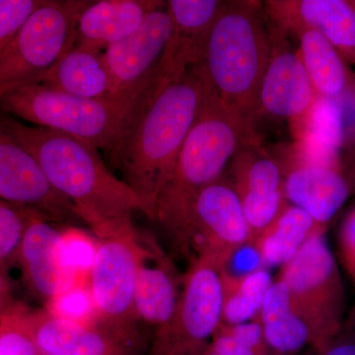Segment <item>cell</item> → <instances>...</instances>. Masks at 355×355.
<instances>
[{
    "label": "cell",
    "mask_w": 355,
    "mask_h": 355,
    "mask_svg": "<svg viewBox=\"0 0 355 355\" xmlns=\"http://www.w3.org/2000/svg\"><path fill=\"white\" fill-rule=\"evenodd\" d=\"M324 234L326 229L313 233L282 266L277 277L286 286L292 308L309 331L310 347L315 354L342 333L345 320V286Z\"/></svg>",
    "instance_id": "obj_6"
},
{
    "label": "cell",
    "mask_w": 355,
    "mask_h": 355,
    "mask_svg": "<svg viewBox=\"0 0 355 355\" xmlns=\"http://www.w3.org/2000/svg\"><path fill=\"white\" fill-rule=\"evenodd\" d=\"M172 23L164 6L154 9L132 34L109 46L104 53L113 95L146 83L156 69L169 41Z\"/></svg>",
    "instance_id": "obj_13"
},
{
    "label": "cell",
    "mask_w": 355,
    "mask_h": 355,
    "mask_svg": "<svg viewBox=\"0 0 355 355\" xmlns=\"http://www.w3.org/2000/svg\"><path fill=\"white\" fill-rule=\"evenodd\" d=\"M156 76L154 72L139 87L101 99L77 97L42 83L27 86L0 96V114L111 153Z\"/></svg>",
    "instance_id": "obj_5"
},
{
    "label": "cell",
    "mask_w": 355,
    "mask_h": 355,
    "mask_svg": "<svg viewBox=\"0 0 355 355\" xmlns=\"http://www.w3.org/2000/svg\"><path fill=\"white\" fill-rule=\"evenodd\" d=\"M42 84L77 97L101 99L114 96L103 51L76 43Z\"/></svg>",
    "instance_id": "obj_22"
},
{
    "label": "cell",
    "mask_w": 355,
    "mask_h": 355,
    "mask_svg": "<svg viewBox=\"0 0 355 355\" xmlns=\"http://www.w3.org/2000/svg\"><path fill=\"white\" fill-rule=\"evenodd\" d=\"M4 296L3 295H0V310L2 309V308H3V304H4Z\"/></svg>",
    "instance_id": "obj_37"
},
{
    "label": "cell",
    "mask_w": 355,
    "mask_h": 355,
    "mask_svg": "<svg viewBox=\"0 0 355 355\" xmlns=\"http://www.w3.org/2000/svg\"><path fill=\"white\" fill-rule=\"evenodd\" d=\"M354 189V180L343 167L299 166L291 168L284 177L287 202L304 210L323 228H327Z\"/></svg>",
    "instance_id": "obj_18"
},
{
    "label": "cell",
    "mask_w": 355,
    "mask_h": 355,
    "mask_svg": "<svg viewBox=\"0 0 355 355\" xmlns=\"http://www.w3.org/2000/svg\"><path fill=\"white\" fill-rule=\"evenodd\" d=\"M146 251L137 270L135 291V310L139 321L156 330L173 316L182 282L171 261L155 241L144 240Z\"/></svg>",
    "instance_id": "obj_20"
},
{
    "label": "cell",
    "mask_w": 355,
    "mask_h": 355,
    "mask_svg": "<svg viewBox=\"0 0 355 355\" xmlns=\"http://www.w3.org/2000/svg\"><path fill=\"white\" fill-rule=\"evenodd\" d=\"M259 7L257 2H226L197 64L214 94L253 123L259 119V91L272 53V35Z\"/></svg>",
    "instance_id": "obj_4"
},
{
    "label": "cell",
    "mask_w": 355,
    "mask_h": 355,
    "mask_svg": "<svg viewBox=\"0 0 355 355\" xmlns=\"http://www.w3.org/2000/svg\"><path fill=\"white\" fill-rule=\"evenodd\" d=\"M0 355H41L22 317H7L0 324Z\"/></svg>",
    "instance_id": "obj_30"
},
{
    "label": "cell",
    "mask_w": 355,
    "mask_h": 355,
    "mask_svg": "<svg viewBox=\"0 0 355 355\" xmlns=\"http://www.w3.org/2000/svg\"><path fill=\"white\" fill-rule=\"evenodd\" d=\"M0 200L32 210L53 223L80 221L71 203L51 188L36 158L1 121Z\"/></svg>",
    "instance_id": "obj_11"
},
{
    "label": "cell",
    "mask_w": 355,
    "mask_h": 355,
    "mask_svg": "<svg viewBox=\"0 0 355 355\" xmlns=\"http://www.w3.org/2000/svg\"><path fill=\"white\" fill-rule=\"evenodd\" d=\"M146 243L132 230L98 239L89 286L99 313L100 327L132 347L137 340L135 291Z\"/></svg>",
    "instance_id": "obj_8"
},
{
    "label": "cell",
    "mask_w": 355,
    "mask_h": 355,
    "mask_svg": "<svg viewBox=\"0 0 355 355\" xmlns=\"http://www.w3.org/2000/svg\"><path fill=\"white\" fill-rule=\"evenodd\" d=\"M320 229L327 228L318 225L304 210L288 203L250 246L263 266H282Z\"/></svg>",
    "instance_id": "obj_24"
},
{
    "label": "cell",
    "mask_w": 355,
    "mask_h": 355,
    "mask_svg": "<svg viewBox=\"0 0 355 355\" xmlns=\"http://www.w3.org/2000/svg\"><path fill=\"white\" fill-rule=\"evenodd\" d=\"M220 272L196 257L183 277L176 309L156 330L150 355H202L222 322Z\"/></svg>",
    "instance_id": "obj_9"
},
{
    "label": "cell",
    "mask_w": 355,
    "mask_h": 355,
    "mask_svg": "<svg viewBox=\"0 0 355 355\" xmlns=\"http://www.w3.org/2000/svg\"><path fill=\"white\" fill-rule=\"evenodd\" d=\"M51 316L89 327H100L99 313L91 293L89 280L76 282L46 302Z\"/></svg>",
    "instance_id": "obj_27"
},
{
    "label": "cell",
    "mask_w": 355,
    "mask_h": 355,
    "mask_svg": "<svg viewBox=\"0 0 355 355\" xmlns=\"http://www.w3.org/2000/svg\"><path fill=\"white\" fill-rule=\"evenodd\" d=\"M258 316L272 355H298L310 347L309 331L292 308L286 286L279 279L266 292Z\"/></svg>",
    "instance_id": "obj_23"
},
{
    "label": "cell",
    "mask_w": 355,
    "mask_h": 355,
    "mask_svg": "<svg viewBox=\"0 0 355 355\" xmlns=\"http://www.w3.org/2000/svg\"><path fill=\"white\" fill-rule=\"evenodd\" d=\"M272 35V53L259 91L258 113L287 119L292 130L300 125L316 100L300 55L294 53L282 38Z\"/></svg>",
    "instance_id": "obj_14"
},
{
    "label": "cell",
    "mask_w": 355,
    "mask_h": 355,
    "mask_svg": "<svg viewBox=\"0 0 355 355\" xmlns=\"http://www.w3.org/2000/svg\"><path fill=\"white\" fill-rule=\"evenodd\" d=\"M209 349L218 355H259L253 347L218 327Z\"/></svg>",
    "instance_id": "obj_32"
},
{
    "label": "cell",
    "mask_w": 355,
    "mask_h": 355,
    "mask_svg": "<svg viewBox=\"0 0 355 355\" xmlns=\"http://www.w3.org/2000/svg\"><path fill=\"white\" fill-rule=\"evenodd\" d=\"M268 14L282 32L308 28L321 34L347 64H355V9L345 0L266 2Z\"/></svg>",
    "instance_id": "obj_16"
},
{
    "label": "cell",
    "mask_w": 355,
    "mask_h": 355,
    "mask_svg": "<svg viewBox=\"0 0 355 355\" xmlns=\"http://www.w3.org/2000/svg\"><path fill=\"white\" fill-rule=\"evenodd\" d=\"M23 322L41 355H132V347L101 327L64 321L46 311Z\"/></svg>",
    "instance_id": "obj_19"
},
{
    "label": "cell",
    "mask_w": 355,
    "mask_h": 355,
    "mask_svg": "<svg viewBox=\"0 0 355 355\" xmlns=\"http://www.w3.org/2000/svg\"><path fill=\"white\" fill-rule=\"evenodd\" d=\"M343 330L350 331V333H355V304L352 308V310L349 311L347 317H345Z\"/></svg>",
    "instance_id": "obj_34"
},
{
    "label": "cell",
    "mask_w": 355,
    "mask_h": 355,
    "mask_svg": "<svg viewBox=\"0 0 355 355\" xmlns=\"http://www.w3.org/2000/svg\"><path fill=\"white\" fill-rule=\"evenodd\" d=\"M157 0H95L89 1L77 18L74 43L104 51L139 27Z\"/></svg>",
    "instance_id": "obj_21"
},
{
    "label": "cell",
    "mask_w": 355,
    "mask_h": 355,
    "mask_svg": "<svg viewBox=\"0 0 355 355\" xmlns=\"http://www.w3.org/2000/svg\"><path fill=\"white\" fill-rule=\"evenodd\" d=\"M43 0H0V57Z\"/></svg>",
    "instance_id": "obj_29"
},
{
    "label": "cell",
    "mask_w": 355,
    "mask_h": 355,
    "mask_svg": "<svg viewBox=\"0 0 355 355\" xmlns=\"http://www.w3.org/2000/svg\"><path fill=\"white\" fill-rule=\"evenodd\" d=\"M60 238L62 230L55 227V223L35 216L28 223L18 249L28 284L46 302L83 282L65 263Z\"/></svg>",
    "instance_id": "obj_17"
},
{
    "label": "cell",
    "mask_w": 355,
    "mask_h": 355,
    "mask_svg": "<svg viewBox=\"0 0 355 355\" xmlns=\"http://www.w3.org/2000/svg\"><path fill=\"white\" fill-rule=\"evenodd\" d=\"M249 242V226L234 189L221 179L203 189L193 207V258L209 261L221 272Z\"/></svg>",
    "instance_id": "obj_10"
},
{
    "label": "cell",
    "mask_w": 355,
    "mask_h": 355,
    "mask_svg": "<svg viewBox=\"0 0 355 355\" xmlns=\"http://www.w3.org/2000/svg\"><path fill=\"white\" fill-rule=\"evenodd\" d=\"M293 33L299 38L298 53L316 94L340 99L349 88L347 62L335 46L314 30L299 28Z\"/></svg>",
    "instance_id": "obj_25"
},
{
    "label": "cell",
    "mask_w": 355,
    "mask_h": 355,
    "mask_svg": "<svg viewBox=\"0 0 355 355\" xmlns=\"http://www.w3.org/2000/svg\"><path fill=\"white\" fill-rule=\"evenodd\" d=\"M207 91L198 65L169 83L158 76L147 89L123 139L110 153L123 181L146 205L150 219Z\"/></svg>",
    "instance_id": "obj_2"
},
{
    "label": "cell",
    "mask_w": 355,
    "mask_h": 355,
    "mask_svg": "<svg viewBox=\"0 0 355 355\" xmlns=\"http://www.w3.org/2000/svg\"><path fill=\"white\" fill-rule=\"evenodd\" d=\"M315 355H355V333L343 330L321 352Z\"/></svg>",
    "instance_id": "obj_33"
},
{
    "label": "cell",
    "mask_w": 355,
    "mask_h": 355,
    "mask_svg": "<svg viewBox=\"0 0 355 355\" xmlns=\"http://www.w3.org/2000/svg\"><path fill=\"white\" fill-rule=\"evenodd\" d=\"M350 3H352V6H354V8L355 9V0H354V1H350Z\"/></svg>",
    "instance_id": "obj_38"
},
{
    "label": "cell",
    "mask_w": 355,
    "mask_h": 355,
    "mask_svg": "<svg viewBox=\"0 0 355 355\" xmlns=\"http://www.w3.org/2000/svg\"><path fill=\"white\" fill-rule=\"evenodd\" d=\"M0 121L36 158L51 188L71 203L97 239L132 230V217L146 205L103 162L98 149L83 140L28 125L0 114Z\"/></svg>",
    "instance_id": "obj_1"
},
{
    "label": "cell",
    "mask_w": 355,
    "mask_h": 355,
    "mask_svg": "<svg viewBox=\"0 0 355 355\" xmlns=\"http://www.w3.org/2000/svg\"><path fill=\"white\" fill-rule=\"evenodd\" d=\"M338 253L343 270L355 288V209L347 214L340 226Z\"/></svg>",
    "instance_id": "obj_31"
},
{
    "label": "cell",
    "mask_w": 355,
    "mask_h": 355,
    "mask_svg": "<svg viewBox=\"0 0 355 355\" xmlns=\"http://www.w3.org/2000/svg\"><path fill=\"white\" fill-rule=\"evenodd\" d=\"M226 2L216 0H169L166 10L172 23V33L158 64L166 81L183 76L200 64L212 25Z\"/></svg>",
    "instance_id": "obj_15"
},
{
    "label": "cell",
    "mask_w": 355,
    "mask_h": 355,
    "mask_svg": "<svg viewBox=\"0 0 355 355\" xmlns=\"http://www.w3.org/2000/svg\"><path fill=\"white\" fill-rule=\"evenodd\" d=\"M272 275L265 266L244 273L220 272L222 324H237L253 319L272 286Z\"/></svg>",
    "instance_id": "obj_26"
},
{
    "label": "cell",
    "mask_w": 355,
    "mask_h": 355,
    "mask_svg": "<svg viewBox=\"0 0 355 355\" xmlns=\"http://www.w3.org/2000/svg\"><path fill=\"white\" fill-rule=\"evenodd\" d=\"M62 257L67 266L79 279L88 280L97 254L98 239L83 229L69 226L62 229L60 238Z\"/></svg>",
    "instance_id": "obj_28"
},
{
    "label": "cell",
    "mask_w": 355,
    "mask_h": 355,
    "mask_svg": "<svg viewBox=\"0 0 355 355\" xmlns=\"http://www.w3.org/2000/svg\"><path fill=\"white\" fill-rule=\"evenodd\" d=\"M259 144L244 147L231 162V180L249 226L250 242L288 205L279 165L260 153Z\"/></svg>",
    "instance_id": "obj_12"
},
{
    "label": "cell",
    "mask_w": 355,
    "mask_h": 355,
    "mask_svg": "<svg viewBox=\"0 0 355 355\" xmlns=\"http://www.w3.org/2000/svg\"><path fill=\"white\" fill-rule=\"evenodd\" d=\"M6 291V284H4L3 279H2L1 275H0V295L4 296Z\"/></svg>",
    "instance_id": "obj_35"
},
{
    "label": "cell",
    "mask_w": 355,
    "mask_h": 355,
    "mask_svg": "<svg viewBox=\"0 0 355 355\" xmlns=\"http://www.w3.org/2000/svg\"><path fill=\"white\" fill-rule=\"evenodd\" d=\"M254 144V123L222 102L207 84L202 109L154 210V219L180 252H191L193 207L200 191L220 179L242 148Z\"/></svg>",
    "instance_id": "obj_3"
},
{
    "label": "cell",
    "mask_w": 355,
    "mask_h": 355,
    "mask_svg": "<svg viewBox=\"0 0 355 355\" xmlns=\"http://www.w3.org/2000/svg\"><path fill=\"white\" fill-rule=\"evenodd\" d=\"M202 355H218L216 354V352H212V350H210L209 347H207V349L205 350V352Z\"/></svg>",
    "instance_id": "obj_36"
},
{
    "label": "cell",
    "mask_w": 355,
    "mask_h": 355,
    "mask_svg": "<svg viewBox=\"0 0 355 355\" xmlns=\"http://www.w3.org/2000/svg\"><path fill=\"white\" fill-rule=\"evenodd\" d=\"M89 0H43L0 57V96L43 83L76 42Z\"/></svg>",
    "instance_id": "obj_7"
}]
</instances>
